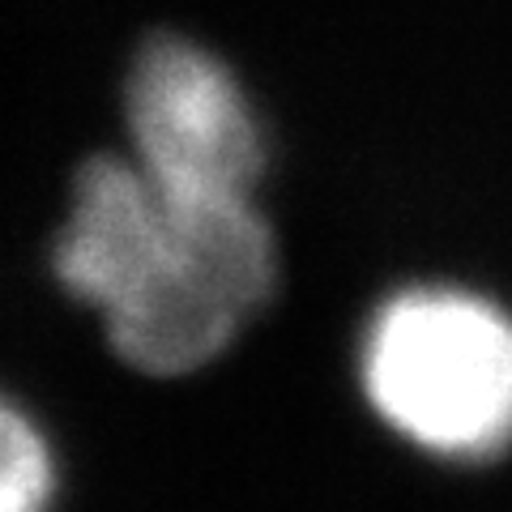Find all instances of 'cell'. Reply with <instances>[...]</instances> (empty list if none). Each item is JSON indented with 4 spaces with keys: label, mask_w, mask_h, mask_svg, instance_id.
Returning <instances> with one entry per match:
<instances>
[{
    "label": "cell",
    "mask_w": 512,
    "mask_h": 512,
    "mask_svg": "<svg viewBox=\"0 0 512 512\" xmlns=\"http://www.w3.org/2000/svg\"><path fill=\"white\" fill-rule=\"evenodd\" d=\"M274 274V235L248 197H180L154 184L111 244L90 308L128 367L184 376L239 338Z\"/></svg>",
    "instance_id": "1"
},
{
    "label": "cell",
    "mask_w": 512,
    "mask_h": 512,
    "mask_svg": "<svg viewBox=\"0 0 512 512\" xmlns=\"http://www.w3.org/2000/svg\"><path fill=\"white\" fill-rule=\"evenodd\" d=\"M359 380L397 436L448 461L512 444V316L461 286H410L363 333Z\"/></svg>",
    "instance_id": "2"
},
{
    "label": "cell",
    "mask_w": 512,
    "mask_h": 512,
    "mask_svg": "<svg viewBox=\"0 0 512 512\" xmlns=\"http://www.w3.org/2000/svg\"><path fill=\"white\" fill-rule=\"evenodd\" d=\"M133 163L180 197H248L265 141L235 73L180 35L141 47L124 86Z\"/></svg>",
    "instance_id": "3"
},
{
    "label": "cell",
    "mask_w": 512,
    "mask_h": 512,
    "mask_svg": "<svg viewBox=\"0 0 512 512\" xmlns=\"http://www.w3.org/2000/svg\"><path fill=\"white\" fill-rule=\"evenodd\" d=\"M56 466L39 427L18 406L0 402V512H43Z\"/></svg>",
    "instance_id": "4"
}]
</instances>
